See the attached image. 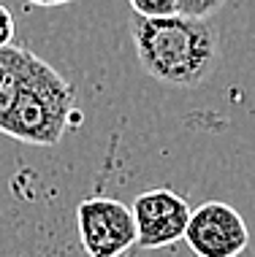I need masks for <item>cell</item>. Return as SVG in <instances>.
<instances>
[{
    "label": "cell",
    "mask_w": 255,
    "mask_h": 257,
    "mask_svg": "<svg viewBox=\"0 0 255 257\" xmlns=\"http://www.w3.org/2000/svg\"><path fill=\"white\" fill-rule=\"evenodd\" d=\"M225 6V0H177V14L190 19H209Z\"/></svg>",
    "instance_id": "7"
},
{
    "label": "cell",
    "mask_w": 255,
    "mask_h": 257,
    "mask_svg": "<svg viewBox=\"0 0 255 257\" xmlns=\"http://www.w3.org/2000/svg\"><path fill=\"white\" fill-rule=\"evenodd\" d=\"M27 52H30L27 46H17V44L0 49V124H3L6 114L14 106V98H17L19 76H22Z\"/></svg>",
    "instance_id": "6"
},
{
    "label": "cell",
    "mask_w": 255,
    "mask_h": 257,
    "mask_svg": "<svg viewBox=\"0 0 255 257\" xmlns=\"http://www.w3.org/2000/svg\"><path fill=\"white\" fill-rule=\"evenodd\" d=\"M30 6H41V9H60V6H68L73 0H27Z\"/></svg>",
    "instance_id": "10"
},
{
    "label": "cell",
    "mask_w": 255,
    "mask_h": 257,
    "mask_svg": "<svg viewBox=\"0 0 255 257\" xmlns=\"http://www.w3.org/2000/svg\"><path fill=\"white\" fill-rule=\"evenodd\" d=\"M79 122L81 114L73 84L36 52H27L17 98L0 124V133L33 147H57Z\"/></svg>",
    "instance_id": "2"
},
{
    "label": "cell",
    "mask_w": 255,
    "mask_h": 257,
    "mask_svg": "<svg viewBox=\"0 0 255 257\" xmlns=\"http://www.w3.org/2000/svg\"><path fill=\"white\" fill-rule=\"evenodd\" d=\"M76 230L87 257H122L136 246L130 206L117 198H84L76 206Z\"/></svg>",
    "instance_id": "3"
},
{
    "label": "cell",
    "mask_w": 255,
    "mask_h": 257,
    "mask_svg": "<svg viewBox=\"0 0 255 257\" xmlns=\"http://www.w3.org/2000/svg\"><path fill=\"white\" fill-rule=\"evenodd\" d=\"M136 17L155 19V17H171L177 14V0H128Z\"/></svg>",
    "instance_id": "8"
},
{
    "label": "cell",
    "mask_w": 255,
    "mask_h": 257,
    "mask_svg": "<svg viewBox=\"0 0 255 257\" xmlns=\"http://www.w3.org/2000/svg\"><path fill=\"white\" fill-rule=\"evenodd\" d=\"M130 38L144 73L168 87H198L217 65L220 38L209 19H190L182 14L144 19L133 14Z\"/></svg>",
    "instance_id": "1"
},
{
    "label": "cell",
    "mask_w": 255,
    "mask_h": 257,
    "mask_svg": "<svg viewBox=\"0 0 255 257\" xmlns=\"http://www.w3.org/2000/svg\"><path fill=\"white\" fill-rule=\"evenodd\" d=\"M136 222V246L141 249H166L182 241L190 219V203L168 187H155L130 203Z\"/></svg>",
    "instance_id": "5"
},
{
    "label": "cell",
    "mask_w": 255,
    "mask_h": 257,
    "mask_svg": "<svg viewBox=\"0 0 255 257\" xmlns=\"http://www.w3.org/2000/svg\"><path fill=\"white\" fill-rule=\"evenodd\" d=\"M14 33H17V22H14V14L0 3V49L14 44Z\"/></svg>",
    "instance_id": "9"
},
{
    "label": "cell",
    "mask_w": 255,
    "mask_h": 257,
    "mask_svg": "<svg viewBox=\"0 0 255 257\" xmlns=\"http://www.w3.org/2000/svg\"><path fill=\"white\" fill-rule=\"evenodd\" d=\"M182 241L196 257H239L250 246V230L231 203L206 200L198 208H190Z\"/></svg>",
    "instance_id": "4"
}]
</instances>
